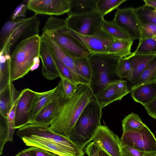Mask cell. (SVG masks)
Instances as JSON below:
<instances>
[{
    "label": "cell",
    "instance_id": "cell-1",
    "mask_svg": "<svg viewBox=\"0 0 156 156\" xmlns=\"http://www.w3.org/2000/svg\"><path fill=\"white\" fill-rule=\"evenodd\" d=\"M94 97L89 84L79 83L72 97L65 98L61 109L49 126L50 128L69 138L81 112Z\"/></svg>",
    "mask_w": 156,
    "mask_h": 156
},
{
    "label": "cell",
    "instance_id": "cell-2",
    "mask_svg": "<svg viewBox=\"0 0 156 156\" xmlns=\"http://www.w3.org/2000/svg\"><path fill=\"white\" fill-rule=\"evenodd\" d=\"M41 37L36 35L19 43L11 55L10 66L12 82L24 77L40 64Z\"/></svg>",
    "mask_w": 156,
    "mask_h": 156
},
{
    "label": "cell",
    "instance_id": "cell-3",
    "mask_svg": "<svg viewBox=\"0 0 156 156\" xmlns=\"http://www.w3.org/2000/svg\"><path fill=\"white\" fill-rule=\"evenodd\" d=\"M123 57L110 53L91 54L88 57L92 73L89 84L94 96L108 84L120 80L116 70Z\"/></svg>",
    "mask_w": 156,
    "mask_h": 156
},
{
    "label": "cell",
    "instance_id": "cell-4",
    "mask_svg": "<svg viewBox=\"0 0 156 156\" xmlns=\"http://www.w3.org/2000/svg\"><path fill=\"white\" fill-rule=\"evenodd\" d=\"M102 109L94 97L83 109L73 129L69 138L83 150L101 125Z\"/></svg>",
    "mask_w": 156,
    "mask_h": 156
},
{
    "label": "cell",
    "instance_id": "cell-5",
    "mask_svg": "<svg viewBox=\"0 0 156 156\" xmlns=\"http://www.w3.org/2000/svg\"><path fill=\"white\" fill-rule=\"evenodd\" d=\"M54 29L68 33L83 44L91 54L108 53L114 38L103 28L91 36L83 35L72 30L67 28L65 21L61 20L56 22Z\"/></svg>",
    "mask_w": 156,
    "mask_h": 156
},
{
    "label": "cell",
    "instance_id": "cell-6",
    "mask_svg": "<svg viewBox=\"0 0 156 156\" xmlns=\"http://www.w3.org/2000/svg\"><path fill=\"white\" fill-rule=\"evenodd\" d=\"M105 20L97 11L90 13L69 15L65 20L68 28L79 34L94 35L101 30Z\"/></svg>",
    "mask_w": 156,
    "mask_h": 156
},
{
    "label": "cell",
    "instance_id": "cell-7",
    "mask_svg": "<svg viewBox=\"0 0 156 156\" xmlns=\"http://www.w3.org/2000/svg\"><path fill=\"white\" fill-rule=\"evenodd\" d=\"M16 134L21 139L23 137L32 135L43 137L74 151L84 152L69 138L60 135L51 130L48 125L28 124L18 129Z\"/></svg>",
    "mask_w": 156,
    "mask_h": 156
},
{
    "label": "cell",
    "instance_id": "cell-8",
    "mask_svg": "<svg viewBox=\"0 0 156 156\" xmlns=\"http://www.w3.org/2000/svg\"><path fill=\"white\" fill-rule=\"evenodd\" d=\"M122 144L138 151L156 154V138L146 125L138 131L123 132Z\"/></svg>",
    "mask_w": 156,
    "mask_h": 156
},
{
    "label": "cell",
    "instance_id": "cell-9",
    "mask_svg": "<svg viewBox=\"0 0 156 156\" xmlns=\"http://www.w3.org/2000/svg\"><path fill=\"white\" fill-rule=\"evenodd\" d=\"M40 20L37 15L25 19L11 34L1 49L0 54H10L11 50L17 43L30 37L38 35Z\"/></svg>",
    "mask_w": 156,
    "mask_h": 156
},
{
    "label": "cell",
    "instance_id": "cell-10",
    "mask_svg": "<svg viewBox=\"0 0 156 156\" xmlns=\"http://www.w3.org/2000/svg\"><path fill=\"white\" fill-rule=\"evenodd\" d=\"M43 32L51 38L73 58L88 57L91 54L85 46L68 33L54 30H46Z\"/></svg>",
    "mask_w": 156,
    "mask_h": 156
},
{
    "label": "cell",
    "instance_id": "cell-11",
    "mask_svg": "<svg viewBox=\"0 0 156 156\" xmlns=\"http://www.w3.org/2000/svg\"><path fill=\"white\" fill-rule=\"evenodd\" d=\"M133 41L141 39V27L135 9L132 7L117 8L113 19Z\"/></svg>",
    "mask_w": 156,
    "mask_h": 156
},
{
    "label": "cell",
    "instance_id": "cell-12",
    "mask_svg": "<svg viewBox=\"0 0 156 156\" xmlns=\"http://www.w3.org/2000/svg\"><path fill=\"white\" fill-rule=\"evenodd\" d=\"M111 156H123L120 138L108 126L100 125L92 139Z\"/></svg>",
    "mask_w": 156,
    "mask_h": 156
},
{
    "label": "cell",
    "instance_id": "cell-13",
    "mask_svg": "<svg viewBox=\"0 0 156 156\" xmlns=\"http://www.w3.org/2000/svg\"><path fill=\"white\" fill-rule=\"evenodd\" d=\"M27 6V9L37 15L58 16L70 10L69 0H29Z\"/></svg>",
    "mask_w": 156,
    "mask_h": 156
},
{
    "label": "cell",
    "instance_id": "cell-14",
    "mask_svg": "<svg viewBox=\"0 0 156 156\" xmlns=\"http://www.w3.org/2000/svg\"><path fill=\"white\" fill-rule=\"evenodd\" d=\"M57 90L52 98L35 117L31 124L49 126L56 117L64 102L58 83Z\"/></svg>",
    "mask_w": 156,
    "mask_h": 156
},
{
    "label": "cell",
    "instance_id": "cell-15",
    "mask_svg": "<svg viewBox=\"0 0 156 156\" xmlns=\"http://www.w3.org/2000/svg\"><path fill=\"white\" fill-rule=\"evenodd\" d=\"M130 92L128 88L127 81L119 80L107 85L95 97L102 109L113 102L121 100Z\"/></svg>",
    "mask_w": 156,
    "mask_h": 156
},
{
    "label": "cell",
    "instance_id": "cell-16",
    "mask_svg": "<svg viewBox=\"0 0 156 156\" xmlns=\"http://www.w3.org/2000/svg\"><path fill=\"white\" fill-rule=\"evenodd\" d=\"M21 139L25 144L40 148L59 156H83L85 152L74 151L48 139L34 135L24 137Z\"/></svg>",
    "mask_w": 156,
    "mask_h": 156
},
{
    "label": "cell",
    "instance_id": "cell-17",
    "mask_svg": "<svg viewBox=\"0 0 156 156\" xmlns=\"http://www.w3.org/2000/svg\"><path fill=\"white\" fill-rule=\"evenodd\" d=\"M18 101L15 118V129H19L29 123V113L36 91L29 88L23 90Z\"/></svg>",
    "mask_w": 156,
    "mask_h": 156
},
{
    "label": "cell",
    "instance_id": "cell-18",
    "mask_svg": "<svg viewBox=\"0 0 156 156\" xmlns=\"http://www.w3.org/2000/svg\"><path fill=\"white\" fill-rule=\"evenodd\" d=\"M41 37L47 43L51 54L70 69L78 83L89 84V83L79 74L73 58L69 55L51 38L45 33L43 32Z\"/></svg>",
    "mask_w": 156,
    "mask_h": 156
},
{
    "label": "cell",
    "instance_id": "cell-19",
    "mask_svg": "<svg viewBox=\"0 0 156 156\" xmlns=\"http://www.w3.org/2000/svg\"><path fill=\"white\" fill-rule=\"evenodd\" d=\"M39 56L42 63L41 73L45 78L51 80L61 77L51 51L46 42L41 37Z\"/></svg>",
    "mask_w": 156,
    "mask_h": 156
},
{
    "label": "cell",
    "instance_id": "cell-20",
    "mask_svg": "<svg viewBox=\"0 0 156 156\" xmlns=\"http://www.w3.org/2000/svg\"><path fill=\"white\" fill-rule=\"evenodd\" d=\"M156 56L155 54H131L127 56L131 63V68L126 78L134 85L136 84L144 71Z\"/></svg>",
    "mask_w": 156,
    "mask_h": 156
},
{
    "label": "cell",
    "instance_id": "cell-21",
    "mask_svg": "<svg viewBox=\"0 0 156 156\" xmlns=\"http://www.w3.org/2000/svg\"><path fill=\"white\" fill-rule=\"evenodd\" d=\"M131 91V96L134 101L144 106L156 97V82L140 86Z\"/></svg>",
    "mask_w": 156,
    "mask_h": 156
},
{
    "label": "cell",
    "instance_id": "cell-22",
    "mask_svg": "<svg viewBox=\"0 0 156 156\" xmlns=\"http://www.w3.org/2000/svg\"><path fill=\"white\" fill-rule=\"evenodd\" d=\"M57 86L55 88L43 92H36L29 113V123L31 124L35 116L48 102L56 92Z\"/></svg>",
    "mask_w": 156,
    "mask_h": 156
},
{
    "label": "cell",
    "instance_id": "cell-23",
    "mask_svg": "<svg viewBox=\"0 0 156 156\" xmlns=\"http://www.w3.org/2000/svg\"><path fill=\"white\" fill-rule=\"evenodd\" d=\"M12 89V101L10 109L8 116L6 119L7 129V142H11L13 140V135L15 129V118L16 106L22 94V90L18 91L15 88L12 82L11 83Z\"/></svg>",
    "mask_w": 156,
    "mask_h": 156
},
{
    "label": "cell",
    "instance_id": "cell-24",
    "mask_svg": "<svg viewBox=\"0 0 156 156\" xmlns=\"http://www.w3.org/2000/svg\"><path fill=\"white\" fill-rule=\"evenodd\" d=\"M69 15L90 13L97 11L98 0H69Z\"/></svg>",
    "mask_w": 156,
    "mask_h": 156
},
{
    "label": "cell",
    "instance_id": "cell-25",
    "mask_svg": "<svg viewBox=\"0 0 156 156\" xmlns=\"http://www.w3.org/2000/svg\"><path fill=\"white\" fill-rule=\"evenodd\" d=\"M0 92L12 82L11 80L10 62L11 55L7 53L0 54Z\"/></svg>",
    "mask_w": 156,
    "mask_h": 156
},
{
    "label": "cell",
    "instance_id": "cell-26",
    "mask_svg": "<svg viewBox=\"0 0 156 156\" xmlns=\"http://www.w3.org/2000/svg\"><path fill=\"white\" fill-rule=\"evenodd\" d=\"M133 40L121 38L114 39L109 49L108 53L120 55L123 57L130 55Z\"/></svg>",
    "mask_w": 156,
    "mask_h": 156
},
{
    "label": "cell",
    "instance_id": "cell-27",
    "mask_svg": "<svg viewBox=\"0 0 156 156\" xmlns=\"http://www.w3.org/2000/svg\"><path fill=\"white\" fill-rule=\"evenodd\" d=\"M156 82V56L144 71L137 82L131 88V91L146 84Z\"/></svg>",
    "mask_w": 156,
    "mask_h": 156
},
{
    "label": "cell",
    "instance_id": "cell-28",
    "mask_svg": "<svg viewBox=\"0 0 156 156\" xmlns=\"http://www.w3.org/2000/svg\"><path fill=\"white\" fill-rule=\"evenodd\" d=\"M11 83L0 92V115L5 119L8 116L12 101Z\"/></svg>",
    "mask_w": 156,
    "mask_h": 156
},
{
    "label": "cell",
    "instance_id": "cell-29",
    "mask_svg": "<svg viewBox=\"0 0 156 156\" xmlns=\"http://www.w3.org/2000/svg\"><path fill=\"white\" fill-rule=\"evenodd\" d=\"M145 125L138 115L133 112L125 116L122 121L123 132L138 131Z\"/></svg>",
    "mask_w": 156,
    "mask_h": 156
},
{
    "label": "cell",
    "instance_id": "cell-30",
    "mask_svg": "<svg viewBox=\"0 0 156 156\" xmlns=\"http://www.w3.org/2000/svg\"><path fill=\"white\" fill-rule=\"evenodd\" d=\"M73 59L79 74L89 85L92 79V73L88 57Z\"/></svg>",
    "mask_w": 156,
    "mask_h": 156
},
{
    "label": "cell",
    "instance_id": "cell-31",
    "mask_svg": "<svg viewBox=\"0 0 156 156\" xmlns=\"http://www.w3.org/2000/svg\"><path fill=\"white\" fill-rule=\"evenodd\" d=\"M156 54V38H144L139 42L138 47L132 55Z\"/></svg>",
    "mask_w": 156,
    "mask_h": 156
},
{
    "label": "cell",
    "instance_id": "cell-32",
    "mask_svg": "<svg viewBox=\"0 0 156 156\" xmlns=\"http://www.w3.org/2000/svg\"><path fill=\"white\" fill-rule=\"evenodd\" d=\"M103 28L114 39L132 40L127 34L116 24L113 20L112 21L105 20Z\"/></svg>",
    "mask_w": 156,
    "mask_h": 156
},
{
    "label": "cell",
    "instance_id": "cell-33",
    "mask_svg": "<svg viewBox=\"0 0 156 156\" xmlns=\"http://www.w3.org/2000/svg\"><path fill=\"white\" fill-rule=\"evenodd\" d=\"M141 25L147 23L156 25V15L152 9L144 5L135 9Z\"/></svg>",
    "mask_w": 156,
    "mask_h": 156
},
{
    "label": "cell",
    "instance_id": "cell-34",
    "mask_svg": "<svg viewBox=\"0 0 156 156\" xmlns=\"http://www.w3.org/2000/svg\"><path fill=\"white\" fill-rule=\"evenodd\" d=\"M126 0H98L97 11L104 16L118 7Z\"/></svg>",
    "mask_w": 156,
    "mask_h": 156
},
{
    "label": "cell",
    "instance_id": "cell-35",
    "mask_svg": "<svg viewBox=\"0 0 156 156\" xmlns=\"http://www.w3.org/2000/svg\"><path fill=\"white\" fill-rule=\"evenodd\" d=\"M25 19L20 18L14 20H11L4 25L0 33V40L2 44V46L11 34Z\"/></svg>",
    "mask_w": 156,
    "mask_h": 156
},
{
    "label": "cell",
    "instance_id": "cell-36",
    "mask_svg": "<svg viewBox=\"0 0 156 156\" xmlns=\"http://www.w3.org/2000/svg\"><path fill=\"white\" fill-rule=\"evenodd\" d=\"M59 82L63 96L66 99L71 98L76 92L80 83L72 82L64 78H61Z\"/></svg>",
    "mask_w": 156,
    "mask_h": 156
},
{
    "label": "cell",
    "instance_id": "cell-37",
    "mask_svg": "<svg viewBox=\"0 0 156 156\" xmlns=\"http://www.w3.org/2000/svg\"><path fill=\"white\" fill-rule=\"evenodd\" d=\"M131 68V63L126 57H122L119 62L116 70L117 76L120 80L126 78Z\"/></svg>",
    "mask_w": 156,
    "mask_h": 156
},
{
    "label": "cell",
    "instance_id": "cell-38",
    "mask_svg": "<svg viewBox=\"0 0 156 156\" xmlns=\"http://www.w3.org/2000/svg\"><path fill=\"white\" fill-rule=\"evenodd\" d=\"M52 55L57 68L61 75V78H64L72 82L78 83L70 69L55 56L52 54Z\"/></svg>",
    "mask_w": 156,
    "mask_h": 156
},
{
    "label": "cell",
    "instance_id": "cell-39",
    "mask_svg": "<svg viewBox=\"0 0 156 156\" xmlns=\"http://www.w3.org/2000/svg\"><path fill=\"white\" fill-rule=\"evenodd\" d=\"M84 150V152L88 156H111L93 141L88 144Z\"/></svg>",
    "mask_w": 156,
    "mask_h": 156
},
{
    "label": "cell",
    "instance_id": "cell-40",
    "mask_svg": "<svg viewBox=\"0 0 156 156\" xmlns=\"http://www.w3.org/2000/svg\"><path fill=\"white\" fill-rule=\"evenodd\" d=\"M141 37L140 41L146 38H156V24L147 23L141 25Z\"/></svg>",
    "mask_w": 156,
    "mask_h": 156
},
{
    "label": "cell",
    "instance_id": "cell-41",
    "mask_svg": "<svg viewBox=\"0 0 156 156\" xmlns=\"http://www.w3.org/2000/svg\"><path fill=\"white\" fill-rule=\"evenodd\" d=\"M7 129L6 119L1 116L0 122V155L3 153L4 146L7 142Z\"/></svg>",
    "mask_w": 156,
    "mask_h": 156
},
{
    "label": "cell",
    "instance_id": "cell-42",
    "mask_svg": "<svg viewBox=\"0 0 156 156\" xmlns=\"http://www.w3.org/2000/svg\"><path fill=\"white\" fill-rule=\"evenodd\" d=\"M121 148L123 156H149L156 154L140 151L131 147L122 145Z\"/></svg>",
    "mask_w": 156,
    "mask_h": 156
},
{
    "label": "cell",
    "instance_id": "cell-43",
    "mask_svg": "<svg viewBox=\"0 0 156 156\" xmlns=\"http://www.w3.org/2000/svg\"><path fill=\"white\" fill-rule=\"evenodd\" d=\"M27 9V5L23 3L20 4L13 11L11 15V19L14 20L20 18V17H25Z\"/></svg>",
    "mask_w": 156,
    "mask_h": 156
},
{
    "label": "cell",
    "instance_id": "cell-44",
    "mask_svg": "<svg viewBox=\"0 0 156 156\" xmlns=\"http://www.w3.org/2000/svg\"><path fill=\"white\" fill-rule=\"evenodd\" d=\"M144 106L148 114L156 119V97L150 103Z\"/></svg>",
    "mask_w": 156,
    "mask_h": 156
},
{
    "label": "cell",
    "instance_id": "cell-45",
    "mask_svg": "<svg viewBox=\"0 0 156 156\" xmlns=\"http://www.w3.org/2000/svg\"><path fill=\"white\" fill-rule=\"evenodd\" d=\"M34 156H50L51 152L35 147H30L27 148Z\"/></svg>",
    "mask_w": 156,
    "mask_h": 156
},
{
    "label": "cell",
    "instance_id": "cell-46",
    "mask_svg": "<svg viewBox=\"0 0 156 156\" xmlns=\"http://www.w3.org/2000/svg\"><path fill=\"white\" fill-rule=\"evenodd\" d=\"M144 5L149 7L156 9V0H144Z\"/></svg>",
    "mask_w": 156,
    "mask_h": 156
},
{
    "label": "cell",
    "instance_id": "cell-47",
    "mask_svg": "<svg viewBox=\"0 0 156 156\" xmlns=\"http://www.w3.org/2000/svg\"><path fill=\"white\" fill-rule=\"evenodd\" d=\"M16 156H34L28 149H24L16 154Z\"/></svg>",
    "mask_w": 156,
    "mask_h": 156
},
{
    "label": "cell",
    "instance_id": "cell-48",
    "mask_svg": "<svg viewBox=\"0 0 156 156\" xmlns=\"http://www.w3.org/2000/svg\"><path fill=\"white\" fill-rule=\"evenodd\" d=\"M50 156H57V155L54 153H51Z\"/></svg>",
    "mask_w": 156,
    "mask_h": 156
},
{
    "label": "cell",
    "instance_id": "cell-49",
    "mask_svg": "<svg viewBox=\"0 0 156 156\" xmlns=\"http://www.w3.org/2000/svg\"><path fill=\"white\" fill-rule=\"evenodd\" d=\"M153 12L156 15V9H153Z\"/></svg>",
    "mask_w": 156,
    "mask_h": 156
},
{
    "label": "cell",
    "instance_id": "cell-50",
    "mask_svg": "<svg viewBox=\"0 0 156 156\" xmlns=\"http://www.w3.org/2000/svg\"><path fill=\"white\" fill-rule=\"evenodd\" d=\"M149 156H156V154H153L152 155H150Z\"/></svg>",
    "mask_w": 156,
    "mask_h": 156
}]
</instances>
